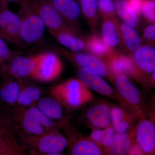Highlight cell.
<instances>
[{
  "mask_svg": "<svg viewBox=\"0 0 155 155\" xmlns=\"http://www.w3.org/2000/svg\"><path fill=\"white\" fill-rule=\"evenodd\" d=\"M51 93L61 105L69 108L79 107L93 98L90 88L77 78L57 84L51 88Z\"/></svg>",
  "mask_w": 155,
  "mask_h": 155,
  "instance_id": "obj_1",
  "label": "cell"
},
{
  "mask_svg": "<svg viewBox=\"0 0 155 155\" xmlns=\"http://www.w3.org/2000/svg\"><path fill=\"white\" fill-rule=\"evenodd\" d=\"M28 2L20 5V37L22 42L32 44L41 38L46 26L41 18L31 8Z\"/></svg>",
  "mask_w": 155,
  "mask_h": 155,
  "instance_id": "obj_2",
  "label": "cell"
},
{
  "mask_svg": "<svg viewBox=\"0 0 155 155\" xmlns=\"http://www.w3.org/2000/svg\"><path fill=\"white\" fill-rule=\"evenodd\" d=\"M28 5L41 18L49 31L73 30L65 21L51 0H29Z\"/></svg>",
  "mask_w": 155,
  "mask_h": 155,
  "instance_id": "obj_3",
  "label": "cell"
},
{
  "mask_svg": "<svg viewBox=\"0 0 155 155\" xmlns=\"http://www.w3.org/2000/svg\"><path fill=\"white\" fill-rule=\"evenodd\" d=\"M7 0H0V36L13 44L23 45L20 39L21 18L9 10Z\"/></svg>",
  "mask_w": 155,
  "mask_h": 155,
  "instance_id": "obj_4",
  "label": "cell"
},
{
  "mask_svg": "<svg viewBox=\"0 0 155 155\" xmlns=\"http://www.w3.org/2000/svg\"><path fill=\"white\" fill-rule=\"evenodd\" d=\"M63 69V63L55 53H41L36 70L31 78L45 82L52 81L59 77Z\"/></svg>",
  "mask_w": 155,
  "mask_h": 155,
  "instance_id": "obj_5",
  "label": "cell"
},
{
  "mask_svg": "<svg viewBox=\"0 0 155 155\" xmlns=\"http://www.w3.org/2000/svg\"><path fill=\"white\" fill-rule=\"evenodd\" d=\"M53 50L57 54L72 60L78 66L89 69L101 76L107 74L105 64L95 56L83 53L69 52L62 48L55 47Z\"/></svg>",
  "mask_w": 155,
  "mask_h": 155,
  "instance_id": "obj_6",
  "label": "cell"
},
{
  "mask_svg": "<svg viewBox=\"0 0 155 155\" xmlns=\"http://www.w3.org/2000/svg\"><path fill=\"white\" fill-rule=\"evenodd\" d=\"M53 125L51 119L35 107L27 110L23 116V125L25 130L36 135L44 134Z\"/></svg>",
  "mask_w": 155,
  "mask_h": 155,
  "instance_id": "obj_7",
  "label": "cell"
},
{
  "mask_svg": "<svg viewBox=\"0 0 155 155\" xmlns=\"http://www.w3.org/2000/svg\"><path fill=\"white\" fill-rule=\"evenodd\" d=\"M138 145L143 153H152L155 151V127L149 120H142L136 129Z\"/></svg>",
  "mask_w": 155,
  "mask_h": 155,
  "instance_id": "obj_8",
  "label": "cell"
},
{
  "mask_svg": "<svg viewBox=\"0 0 155 155\" xmlns=\"http://www.w3.org/2000/svg\"><path fill=\"white\" fill-rule=\"evenodd\" d=\"M40 54L29 57L17 56L10 66V73L15 77H32L38 64Z\"/></svg>",
  "mask_w": 155,
  "mask_h": 155,
  "instance_id": "obj_9",
  "label": "cell"
},
{
  "mask_svg": "<svg viewBox=\"0 0 155 155\" xmlns=\"http://www.w3.org/2000/svg\"><path fill=\"white\" fill-rule=\"evenodd\" d=\"M78 78L89 88L103 95L109 96L113 93L111 87L101 76L86 68L80 67L78 70Z\"/></svg>",
  "mask_w": 155,
  "mask_h": 155,
  "instance_id": "obj_10",
  "label": "cell"
},
{
  "mask_svg": "<svg viewBox=\"0 0 155 155\" xmlns=\"http://www.w3.org/2000/svg\"><path fill=\"white\" fill-rule=\"evenodd\" d=\"M66 139L60 134L52 133L46 134L39 139L37 147L41 152L48 155H61L60 153L67 146Z\"/></svg>",
  "mask_w": 155,
  "mask_h": 155,
  "instance_id": "obj_11",
  "label": "cell"
},
{
  "mask_svg": "<svg viewBox=\"0 0 155 155\" xmlns=\"http://www.w3.org/2000/svg\"><path fill=\"white\" fill-rule=\"evenodd\" d=\"M51 1L65 21L76 32L75 25L81 13L80 6L74 0Z\"/></svg>",
  "mask_w": 155,
  "mask_h": 155,
  "instance_id": "obj_12",
  "label": "cell"
},
{
  "mask_svg": "<svg viewBox=\"0 0 155 155\" xmlns=\"http://www.w3.org/2000/svg\"><path fill=\"white\" fill-rule=\"evenodd\" d=\"M133 60L134 64L142 71L147 73L153 72L155 71V47L140 46L134 51Z\"/></svg>",
  "mask_w": 155,
  "mask_h": 155,
  "instance_id": "obj_13",
  "label": "cell"
},
{
  "mask_svg": "<svg viewBox=\"0 0 155 155\" xmlns=\"http://www.w3.org/2000/svg\"><path fill=\"white\" fill-rule=\"evenodd\" d=\"M103 17L102 39L106 45L112 49L119 45L122 38L120 25H118L115 17Z\"/></svg>",
  "mask_w": 155,
  "mask_h": 155,
  "instance_id": "obj_14",
  "label": "cell"
},
{
  "mask_svg": "<svg viewBox=\"0 0 155 155\" xmlns=\"http://www.w3.org/2000/svg\"><path fill=\"white\" fill-rule=\"evenodd\" d=\"M86 116L92 125L98 128H107L112 123L111 109L104 104L96 105L89 109Z\"/></svg>",
  "mask_w": 155,
  "mask_h": 155,
  "instance_id": "obj_15",
  "label": "cell"
},
{
  "mask_svg": "<svg viewBox=\"0 0 155 155\" xmlns=\"http://www.w3.org/2000/svg\"><path fill=\"white\" fill-rule=\"evenodd\" d=\"M49 31L60 44L72 51L78 52L87 49L86 42L78 37L76 32L72 29Z\"/></svg>",
  "mask_w": 155,
  "mask_h": 155,
  "instance_id": "obj_16",
  "label": "cell"
},
{
  "mask_svg": "<svg viewBox=\"0 0 155 155\" xmlns=\"http://www.w3.org/2000/svg\"><path fill=\"white\" fill-rule=\"evenodd\" d=\"M115 83L118 91L127 101L131 104H138L140 101L139 92L125 75H117Z\"/></svg>",
  "mask_w": 155,
  "mask_h": 155,
  "instance_id": "obj_17",
  "label": "cell"
},
{
  "mask_svg": "<svg viewBox=\"0 0 155 155\" xmlns=\"http://www.w3.org/2000/svg\"><path fill=\"white\" fill-rule=\"evenodd\" d=\"M112 71L116 75H132L134 72V64L129 57L110 52L107 55Z\"/></svg>",
  "mask_w": 155,
  "mask_h": 155,
  "instance_id": "obj_18",
  "label": "cell"
},
{
  "mask_svg": "<svg viewBox=\"0 0 155 155\" xmlns=\"http://www.w3.org/2000/svg\"><path fill=\"white\" fill-rule=\"evenodd\" d=\"M116 13L125 23L135 27L139 22L138 15L131 8L127 0H114Z\"/></svg>",
  "mask_w": 155,
  "mask_h": 155,
  "instance_id": "obj_19",
  "label": "cell"
},
{
  "mask_svg": "<svg viewBox=\"0 0 155 155\" xmlns=\"http://www.w3.org/2000/svg\"><path fill=\"white\" fill-rule=\"evenodd\" d=\"M120 28L122 38L127 49L135 51L141 46V38L134 27L124 22L121 23Z\"/></svg>",
  "mask_w": 155,
  "mask_h": 155,
  "instance_id": "obj_20",
  "label": "cell"
},
{
  "mask_svg": "<svg viewBox=\"0 0 155 155\" xmlns=\"http://www.w3.org/2000/svg\"><path fill=\"white\" fill-rule=\"evenodd\" d=\"M38 108L50 119H60L63 116L61 104L55 99L45 97L38 104Z\"/></svg>",
  "mask_w": 155,
  "mask_h": 155,
  "instance_id": "obj_21",
  "label": "cell"
},
{
  "mask_svg": "<svg viewBox=\"0 0 155 155\" xmlns=\"http://www.w3.org/2000/svg\"><path fill=\"white\" fill-rule=\"evenodd\" d=\"M72 153L74 155H100L101 154L102 151L94 142L82 139L74 145Z\"/></svg>",
  "mask_w": 155,
  "mask_h": 155,
  "instance_id": "obj_22",
  "label": "cell"
},
{
  "mask_svg": "<svg viewBox=\"0 0 155 155\" xmlns=\"http://www.w3.org/2000/svg\"><path fill=\"white\" fill-rule=\"evenodd\" d=\"M131 140L126 132L115 134L111 147V151L114 154L124 155L129 153L131 148Z\"/></svg>",
  "mask_w": 155,
  "mask_h": 155,
  "instance_id": "obj_23",
  "label": "cell"
},
{
  "mask_svg": "<svg viewBox=\"0 0 155 155\" xmlns=\"http://www.w3.org/2000/svg\"><path fill=\"white\" fill-rule=\"evenodd\" d=\"M86 44L87 49L96 55H107L111 51L110 49L106 45L102 39L96 35L89 37L87 40Z\"/></svg>",
  "mask_w": 155,
  "mask_h": 155,
  "instance_id": "obj_24",
  "label": "cell"
},
{
  "mask_svg": "<svg viewBox=\"0 0 155 155\" xmlns=\"http://www.w3.org/2000/svg\"><path fill=\"white\" fill-rule=\"evenodd\" d=\"M81 8L84 16L90 24L94 26L96 23L98 11L97 0H79Z\"/></svg>",
  "mask_w": 155,
  "mask_h": 155,
  "instance_id": "obj_25",
  "label": "cell"
},
{
  "mask_svg": "<svg viewBox=\"0 0 155 155\" xmlns=\"http://www.w3.org/2000/svg\"><path fill=\"white\" fill-rule=\"evenodd\" d=\"M111 116L114 129L119 133L126 132L129 128V124L124 111L120 108L115 107L111 110Z\"/></svg>",
  "mask_w": 155,
  "mask_h": 155,
  "instance_id": "obj_26",
  "label": "cell"
},
{
  "mask_svg": "<svg viewBox=\"0 0 155 155\" xmlns=\"http://www.w3.org/2000/svg\"><path fill=\"white\" fill-rule=\"evenodd\" d=\"M41 96L40 90L35 87H26L19 93L17 101L23 106H29L38 101Z\"/></svg>",
  "mask_w": 155,
  "mask_h": 155,
  "instance_id": "obj_27",
  "label": "cell"
},
{
  "mask_svg": "<svg viewBox=\"0 0 155 155\" xmlns=\"http://www.w3.org/2000/svg\"><path fill=\"white\" fill-rule=\"evenodd\" d=\"M19 93V84L15 82H10L0 91V98L4 101L13 104L17 101Z\"/></svg>",
  "mask_w": 155,
  "mask_h": 155,
  "instance_id": "obj_28",
  "label": "cell"
},
{
  "mask_svg": "<svg viewBox=\"0 0 155 155\" xmlns=\"http://www.w3.org/2000/svg\"><path fill=\"white\" fill-rule=\"evenodd\" d=\"M98 9L103 16L114 17L116 14V6L114 0H97Z\"/></svg>",
  "mask_w": 155,
  "mask_h": 155,
  "instance_id": "obj_29",
  "label": "cell"
},
{
  "mask_svg": "<svg viewBox=\"0 0 155 155\" xmlns=\"http://www.w3.org/2000/svg\"><path fill=\"white\" fill-rule=\"evenodd\" d=\"M141 14L148 20L155 23V0H143Z\"/></svg>",
  "mask_w": 155,
  "mask_h": 155,
  "instance_id": "obj_30",
  "label": "cell"
},
{
  "mask_svg": "<svg viewBox=\"0 0 155 155\" xmlns=\"http://www.w3.org/2000/svg\"><path fill=\"white\" fill-rule=\"evenodd\" d=\"M115 130L113 127H109L103 130V135L101 143L106 147H111L115 136Z\"/></svg>",
  "mask_w": 155,
  "mask_h": 155,
  "instance_id": "obj_31",
  "label": "cell"
},
{
  "mask_svg": "<svg viewBox=\"0 0 155 155\" xmlns=\"http://www.w3.org/2000/svg\"><path fill=\"white\" fill-rule=\"evenodd\" d=\"M16 53L11 51L5 40L0 36V61H5Z\"/></svg>",
  "mask_w": 155,
  "mask_h": 155,
  "instance_id": "obj_32",
  "label": "cell"
},
{
  "mask_svg": "<svg viewBox=\"0 0 155 155\" xmlns=\"http://www.w3.org/2000/svg\"><path fill=\"white\" fill-rule=\"evenodd\" d=\"M143 36L149 41H155V23L146 28L143 31Z\"/></svg>",
  "mask_w": 155,
  "mask_h": 155,
  "instance_id": "obj_33",
  "label": "cell"
},
{
  "mask_svg": "<svg viewBox=\"0 0 155 155\" xmlns=\"http://www.w3.org/2000/svg\"><path fill=\"white\" fill-rule=\"evenodd\" d=\"M103 135V130H95L92 132L91 137L93 141L97 143H101Z\"/></svg>",
  "mask_w": 155,
  "mask_h": 155,
  "instance_id": "obj_34",
  "label": "cell"
},
{
  "mask_svg": "<svg viewBox=\"0 0 155 155\" xmlns=\"http://www.w3.org/2000/svg\"><path fill=\"white\" fill-rule=\"evenodd\" d=\"M143 153L142 150L138 145L131 146L128 154L130 155H142Z\"/></svg>",
  "mask_w": 155,
  "mask_h": 155,
  "instance_id": "obj_35",
  "label": "cell"
},
{
  "mask_svg": "<svg viewBox=\"0 0 155 155\" xmlns=\"http://www.w3.org/2000/svg\"><path fill=\"white\" fill-rule=\"evenodd\" d=\"M29 0H7L8 3H17L19 4L20 5H22L23 3L28 2Z\"/></svg>",
  "mask_w": 155,
  "mask_h": 155,
  "instance_id": "obj_36",
  "label": "cell"
},
{
  "mask_svg": "<svg viewBox=\"0 0 155 155\" xmlns=\"http://www.w3.org/2000/svg\"><path fill=\"white\" fill-rule=\"evenodd\" d=\"M152 78L155 81V71L153 72Z\"/></svg>",
  "mask_w": 155,
  "mask_h": 155,
  "instance_id": "obj_37",
  "label": "cell"
}]
</instances>
